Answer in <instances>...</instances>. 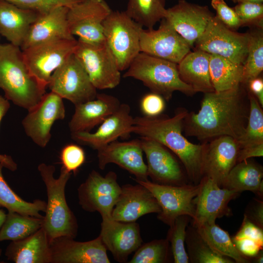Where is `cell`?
Wrapping results in <instances>:
<instances>
[{
  "mask_svg": "<svg viewBox=\"0 0 263 263\" xmlns=\"http://www.w3.org/2000/svg\"><path fill=\"white\" fill-rule=\"evenodd\" d=\"M185 242L187 244L189 262L193 263H233L227 257L213 251L193 226L187 228Z\"/></svg>",
  "mask_w": 263,
  "mask_h": 263,
  "instance_id": "obj_36",
  "label": "cell"
},
{
  "mask_svg": "<svg viewBox=\"0 0 263 263\" xmlns=\"http://www.w3.org/2000/svg\"><path fill=\"white\" fill-rule=\"evenodd\" d=\"M249 103L247 124L243 134L237 140L240 149L263 143V112L255 96L248 92Z\"/></svg>",
  "mask_w": 263,
  "mask_h": 263,
  "instance_id": "obj_38",
  "label": "cell"
},
{
  "mask_svg": "<svg viewBox=\"0 0 263 263\" xmlns=\"http://www.w3.org/2000/svg\"><path fill=\"white\" fill-rule=\"evenodd\" d=\"M169 243L167 239L155 240L141 244L130 263H164L169 261Z\"/></svg>",
  "mask_w": 263,
  "mask_h": 263,
  "instance_id": "obj_40",
  "label": "cell"
},
{
  "mask_svg": "<svg viewBox=\"0 0 263 263\" xmlns=\"http://www.w3.org/2000/svg\"><path fill=\"white\" fill-rule=\"evenodd\" d=\"M263 229H261L244 215L240 228L232 239L247 238L254 240L263 246Z\"/></svg>",
  "mask_w": 263,
  "mask_h": 263,
  "instance_id": "obj_46",
  "label": "cell"
},
{
  "mask_svg": "<svg viewBox=\"0 0 263 263\" xmlns=\"http://www.w3.org/2000/svg\"><path fill=\"white\" fill-rule=\"evenodd\" d=\"M165 108L164 98L160 95L151 92L144 95L140 101V109L144 116L159 115Z\"/></svg>",
  "mask_w": 263,
  "mask_h": 263,
  "instance_id": "obj_45",
  "label": "cell"
},
{
  "mask_svg": "<svg viewBox=\"0 0 263 263\" xmlns=\"http://www.w3.org/2000/svg\"><path fill=\"white\" fill-rule=\"evenodd\" d=\"M161 207L151 192L144 186L126 184L112 212L113 220L122 222H134L141 216L151 213H159Z\"/></svg>",
  "mask_w": 263,
  "mask_h": 263,
  "instance_id": "obj_24",
  "label": "cell"
},
{
  "mask_svg": "<svg viewBox=\"0 0 263 263\" xmlns=\"http://www.w3.org/2000/svg\"><path fill=\"white\" fill-rule=\"evenodd\" d=\"M254 224L263 229V202L254 199L249 204L244 214Z\"/></svg>",
  "mask_w": 263,
  "mask_h": 263,
  "instance_id": "obj_47",
  "label": "cell"
},
{
  "mask_svg": "<svg viewBox=\"0 0 263 263\" xmlns=\"http://www.w3.org/2000/svg\"><path fill=\"white\" fill-rule=\"evenodd\" d=\"M16 6L39 14L47 13L58 6L70 7L83 0H4Z\"/></svg>",
  "mask_w": 263,
  "mask_h": 263,
  "instance_id": "obj_43",
  "label": "cell"
},
{
  "mask_svg": "<svg viewBox=\"0 0 263 263\" xmlns=\"http://www.w3.org/2000/svg\"><path fill=\"white\" fill-rule=\"evenodd\" d=\"M121 104L113 95L97 94L94 99L75 105V113L69 123L71 132H91L115 112Z\"/></svg>",
  "mask_w": 263,
  "mask_h": 263,
  "instance_id": "obj_25",
  "label": "cell"
},
{
  "mask_svg": "<svg viewBox=\"0 0 263 263\" xmlns=\"http://www.w3.org/2000/svg\"><path fill=\"white\" fill-rule=\"evenodd\" d=\"M112 11L104 0H83L72 5L67 13L71 34L84 42H104L103 22Z\"/></svg>",
  "mask_w": 263,
  "mask_h": 263,
  "instance_id": "obj_13",
  "label": "cell"
},
{
  "mask_svg": "<svg viewBox=\"0 0 263 263\" xmlns=\"http://www.w3.org/2000/svg\"><path fill=\"white\" fill-rule=\"evenodd\" d=\"M127 104H121L118 109L104 120L94 132L71 133L73 140L97 150L119 138H127L132 133L133 118Z\"/></svg>",
  "mask_w": 263,
  "mask_h": 263,
  "instance_id": "obj_20",
  "label": "cell"
},
{
  "mask_svg": "<svg viewBox=\"0 0 263 263\" xmlns=\"http://www.w3.org/2000/svg\"><path fill=\"white\" fill-rule=\"evenodd\" d=\"M263 156V143L248 146L240 148L239 151L237 163L254 157Z\"/></svg>",
  "mask_w": 263,
  "mask_h": 263,
  "instance_id": "obj_50",
  "label": "cell"
},
{
  "mask_svg": "<svg viewBox=\"0 0 263 263\" xmlns=\"http://www.w3.org/2000/svg\"><path fill=\"white\" fill-rule=\"evenodd\" d=\"M242 26L263 28V4L253 2L238 3L233 7Z\"/></svg>",
  "mask_w": 263,
  "mask_h": 263,
  "instance_id": "obj_41",
  "label": "cell"
},
{
  "mask_svg": "<svg viewBox=\"0 0 263 263\" xmlns=\"http://www.w3.org/2000/svg\"><path fill=\"white\" fill-rule=\"evenodd\" d=\"M263 177L262 166L246 160L235 164L222 187L239 192L250 191L261 198L263 194Z\"/></svg>",
  "mask_w": 263,
  "mask_h": 263,
  "instance_id": "obj_30",
  "label": "cell"
},
{
  "mask_svg": "<svg viewBox=\"0 0 263 263\" xmlns=\"http://www.w3.org/2000/svg\"><path fill=\"white\" fill-rule=\"evenodd\" d=\"M241 86L205 94L198 112H188L184 119L185 134L205 142L225 135L238 140L244 132L249 107Z\"/></svg>",
  "mask_w": 263,
  "mask_h": 263,
  "instance_id": "obj_1",
  "label": "cell"
},
{
  "mask_svg": "<svg viewBox=\"0 0 263 263\" xmlns=\"http://www.w3.org/2000/svg\"><path fill=\"white\" fill-rule=\"evenodd\" d=\"M59 158L66 170L75 174L84 163L86 155L84 150L78 145L68 144L61 149Z\"/></svg>",
  "mask_w": 263,
  "mask_h": 263,
  "instance_id": "obj_42",
  "label": "cell"
},
{
  "mask_svg": "<svg viewBox=\"0 0 263 263\" xmlns=\"http://www.w3.org/2000/svg\"><path fill=\"white\" fill-rule=\"evenodd\" d=\"M0 88L7 99L27 111L46 93L29 71L20 48L10 43L0 44Z\"/></svg>",
  "mask_w": 263,
  "mask_h": 263,
  "instance_id": "obj_3",
  "label": "cell"
},
{
  "mask_svg": "<svg viewBox=\"0 0 263 263\" xmlns=\"http://www.w3.org/2000/svg\"><path fill=\"white\" fill-rule=\"evenodd\" d=\"M140 52L176 64L190 52V46L165 18L157 29H143Z\"/></svg>",
  "mask_w": 263,
  "mask_h": 263,
  "instance_id": "obj_17",
  "label": "cell"
},
{
  "mask_svg": "<svg viewBox=\"0 0 263 263\" xmlns=\"http://www.w3.org/2000/svg\"><path fill=\"white\" fill-rule=\"evenodd\" d=\"M105 41L120 71L127 70L140 53V36L143 27L125 11H112L103 22Z\"/></svg>",
  "mask_w": 263,
  "mask_h": 263,
  "instance_id": "obj_6",
  "label": "cell"
},
{
  "mask_svg": "<svg viewBox=\"0 0 263 263\" xmlns=\"http://www.w3.org/2000/svg\"><path fill=\"white\" fill-rule=\"evenodd\" d=\"M249 33L247 54L243 64L241 84L245 85L259 76L263 70V29L256 28Z\"/></svg>",
  "mask_w": 263,
  "mask_h": 263,
  "instance_id": "obj_37",
  "label": "cell"
},
{
  "mask_svg": "<svg viewBox=\"0 0 263 263\" xmlns=\"http://www.w3.org/2000/svg\"><path fill=\"white\" fill-rule=\"evenodd\" d=\"M3 167L0 163V206L6 208L8 211L43 218L44 216L40 214V212H45L46 202L40 199L28 202L20 197L11 189L4 178L2 172Z\"/></svg>",
  "mask_w": 263,
  "mask_h": 263,
  "instance_id": "obj_35",
  "label": "cell"
},
{
  "mask_svg": "<svg viewBox=\"0 0 263 263\" xmlns=\"http://www.w3.org/2000/svg\"><path fill=\"white\" fill-rule=\"evenodd\" d=\"M124 77L141 81L151 92L169 101L175 91L188 95L195 94L192 88L180 78L177 64L142 52L132 61Z\"/></svg>",
  "mask_w": 263,
  "mask_h": 263,
  "instance_id": "obj_5",
  "label": "cell"
},
{
  "mask_svg": "<svg viewBox=\"0 0 263 263\" xmlns=\"http://www.w3.org/2000/svg\"><path fill=\"white\" fill-rule=\"evenodd\" d=\"M211 5L216 11V17L226 27L236 31L241 27L234 10L230 7L224 0H211Z\"/></svg>",
  "mask_w": 263,
  "mask_h": 263,
  "instance_id": "obj_44",
  "label": "cell"
},
{
  "mask_svg": "<svg viewBox=\"0 0 263 263\" xmlns=\"http://www.w3.org/2000/svg\"><path fill=\"white\" fill-rule=\"evenodd\" d=\"M199 184L198 193L193 199L194 214L191 219L193 226L215 222L218 218L232 214L228 204L241 192L221 187L206 176H203Z\"/></svg>",
  "mask_w": 263,
  "mask_h": 263,
  "instance_id": "obj_15",
  "label": "cell"
},
{
  "mask_svg": "<svg viewBox=\"0 0 263 263\" xmlns=\"http://www.w3.org/2000/svg\"><path fill=\"white\" fill-rule=\"evenodd\" d=\"M39 13L0 0V34L10 43L20 47Z\"/></svg>",
  "mask_w": 263,
  "mask_h": 263,
  "instance_id": "obj_28",
  "label": "cell"
},
{
  "mask_svg": "<svg viewBox=\"0 0 263 263\" xmlns=\"http://www.w3.org/2000/svg\"><path fill=\"white\" fill-rule=\"evenodd\" d=\"M68 9L67 6H58L47 13L39 14L20 47L21 50L52 39L75 38L68 26Z\"/></svg>",
  "mask_w": 263,
  "mask_h": 263,
  "instance_id": "obj_26",
  "label": "cell"
},
{
  "mask_svg": "<svg viewBox=\"0 0 263 263\" xmlns=\"http://www.w3.org/2000/svg\"><path fill=\"white\" fill-rule=\"evenodd\" d=\"M77 40L55 39L22 50L24 61L32 75L46 88L54 71L74 54Z\"/></svg>",
  "mask_w": 263,
  "mask_h": 263,
  "instance_id": "obj_8",
  "label": "cell"
},
{
  "mask_svg": "<svg viewBox=\"0 0 263 263\" xmlns=\"http://www.w3.org/2000/svg\"><path fill=\"white\" fill-rule=\"evenodd\" d=\"M48 87L75 105L94 99L97 94V89L74 54L54 71Z\"/></svg>",
  "mask_w": 263,
  "mask_h": 263,
  "instance_id": "obj_12",
  "label": "cell"
},
{
  "mask_svg": "<svg viewBox=\"0 0 263 263\" xmlns=\"http://www.w3.org/2000/svg\"><path fill=\"white\" fill-rule=\"evenodd\" d=\"M254 261V263H263V250H261L258 253L253 257Z\"/></svg>",
  "mask_w": 263,
  "mask_h": 263,
  "instance_id": "obj_53",
  "label": "cell"
},
{
  "mask_svg": "<svg viewBox=\"0 0 263 263\" xmlns=\"http://www.w3.org/2000/svg\"><path fill=\"white\" fill-rule=\"evenodd\" d=\"M240 252L247 258H253L263 249V246L256 241L247 239H232Z\"/></svg>",
  "mask_w": 263,
  "mask_h": 263,
  "instance_id": "obj_48",
  "label": "cell"
},
{
  "mask_svg": "<svg viewBox=\"0 0 263 263\" xmlns=\"http://www.w3.org/2000/svg\"><path fill=\"white\" fill-rule=\"evenodd\" d=\"M240 150L238 140L221 136L205 142L203 155V177L206 176L222 187L230 170L237 163Z\"/></svg>",
  "mask_w": 263,
  "mask_h": 263,
  "instance_id": "obj_18",
  "label": "cell"
},
{
  "mask_svg": "<svg viewBox=\"0 0 263 263\" xmlns=\"http://www.w3.org/2000/svg\"><path fill=\"white\" fill-rule=\"evenodd\" d=\"M99 236L116 261L125 263L129 256L142 244L139 225L112 219H102Z\"/></svg>",
  "mask_w": 263,
  "mask_h": 263,
  "instance_id": "obj_23",
  "label": "cell"
},
{
  "mask_svg": "<svg viewBox=\"0 0 263 263\" xmlns=\"http://www.w3.org/2000/svg\"><path fill=\"white\" fill-rule=\"evenodd\" d=\"M5 255L16 263H52L50 242L43 226L25 238L11 241Z\"/></svg>",
  "mask_w": 263,
  "mask_h": 263,
  "instance_id": "obj_27",
  "label": "cell"
},
{
  "mask_svg": "<svg viewBox=\"0 0 263 263\" xmlns=\"http://www.w3.org/2000/svg\"><path fill=\"white\" fill-rule=\"evenodd\" d=\"M248 32L229 29L214 16L195 43V49L226 58L243 65L247 54Z\"/></svg>",
  "mask_w": 263,
  "mask_h": 263,
  "instance_id": "obj_9",
  "label": "cell"
},
{
  "mask_svg": "<svg viewBox=\"0 0 263 263\" xmlns=\"http://www.w3.org/2000/svg\"><path fill=\"white\" fill-rule=\"evenodd\" d=\"M74 54L97 90L113 89L119 84L121 71L105 41L92 43L78 39Z\"/></svg>",
  "mask_w": 263,
  "mask_h": 263,
  "instance_id": "obj_7",
  "label": "cell"
},
{
  "mask_svg": "<svg viewBox=\"0 0 263 263\" xmlns=\"http://www.w3.org/2000/svg\"><path fill=\"white\" fill-rule=\"evenodd\" d=\"M234 3H241L244 2H253L258 3H263V0H231Z\"/></svg>",
  "mask_w": 263,
  "mask_h": 263,
  "instance_id": "obj_54",
  "label": "cell"
},
{
  "mask_svg": "<svg viewBox=\"0 0 263 263\" xmlns=\"http://www.w3.org/2000/svg\"><path fill=\"white\" fill-rule=\"evenodd\" d=\"M210 55L207 52L195 49L186 55L177 64L180 78L195 93L215 92L209 73Z\"/></svg>",
  "mask_w": 263,
  "mask_h": 263,
  "instance_id": "obj_29",
  "label": "cell"
},
{
  "mask_svg": "<svg viewBox=\"0 0 263 263\" xmlns=\"http://www.w3.org/2000/svg\"><path fill=\"white\" fill-rule=\"evenodd\" d=\"M140 139L147 158L148 175L152 182L171 186L190 184L186 172L171 151L151 139Z\"/></svg>",
  "mask_w": 263,
  "mask_h": 263,
  "instance_id": "obj_16",
  "label": "cell"
},
{
  "mask_svg": "<svg viewBox=\"0 0 263 263\" xmlns=\"http://www.w3.org/2000/svg\"><path fill=\"white\" fill-rule=\"evenodd\" d=\"M97 151L99 169H104L107 164L113 163L134 175L136 179L148 180L140 139L125 142L115 140Z\"/></svg>",
  "mask_w": 263,
  "mask_h": 263,
  "instance_id": "obj_22",
  "label": "cell"
},
{
  "mask_svg": "<svg viewBox=\"0 0 263 263\" xmlns=\"http://www.w3.org/2000/svg\"><path fill=\"white\" fill-rule=\"evenodd\" d=\"M188 113L185 108L177 110L169 117L166 115L133 118L132 133L154 140L171 151L182 164L190 183L198 185L203 177L202 161L205 142L195 144L182 133L184 119Z\"/></svg>",
  "mask_w": 263,
  "mask_h": 263,
  "instance_id": "obj_2",
  "label": "cell"
},
{
  "mask_svg": "<svg viewBox=\"0 0 263 263\" xmlns=\"http://www.w3.org/2000/svg\"><path fill=\"white\" fill-rule=\"evenodd\" d=\"M209 73L216 92L233 88L241 84L243 65L222 56L210 54Z\"/></svg>",
  "mask_w": 263,
  "mask_h": 263,
  "instance_id": "obj_31",
  "label": "cell"
},
{
  "mask_svg": "<svg viewBox=\"0 0 263 263\" xmlns=\"http://www.w3.org/2000/svg\"><path fill=\"white\" fill-rule=\"evenodd\" d=\"M10 107L9 100L0 95V124ZM0 163L3 167L12 171H14L17 169V164L10 155L0 153Z\"/></svg>",
  "mask_w": 263,
  "mask_h": 263,
  "instance_id": "obj_49",
  "label": "cell"
},
{
  "mask_svg": "<svg viewBox=\"0 0 263 263\" xmlns=\"http://www.w3.org/2000/svg\"><path fill=\"white\" fill-rule=\"evenodd\" d=\"M22 121L26 135L38 146L45 148L49 142L54 123L65 117L63 98L51 91L45 93Z\"/></svg>",
  "mask_w": 263,
  "mask_h": 263,
  "instance_id": "obj_14",
  "label": "cell"
},
{
  "mask_svg": "<svg viewBox=\"0 0 263 263\" xmlns=\"http://www.w3.org/2000/svg\"><path fill=\"white\" fill-rule=\"evenodd\" d=\"M6 215L7 214H6L5 211L1 208V207L0 206V229L5 221ZM1 253L2 249L0 247V257L1 256Z\"/></svg>",
  "mask_w": 263,
  "mask_h": 263,
  "instance_id": "obj_52",
  "label": "cell"
},
{
  "mask_svg": "<svg viewBox=\"0 0 263 263\" xmlns=\"http://www.w3.org/2000/svg\"><path fill=\"white\" fill-rule=\"evenodd\" d=\"M38 169L46 188L47 202L43 227L50 242L62 236L75 238L78 230L77 220L67 204L65 193L72 173L62 167L59 177L55 178V167L43 163Z\"/></svg>",
  "mask_w": 263,
  "mask_h": 263,
  "instance_id": "obj_4",
  "label": "cell"
},
{
  "mask_svg": "<svg viewBox=\"0 0 263 263\" xmlns=\"http://www.w3.org/2000/svg\"><path fill=\"white\" fill-rule=\"evenodd\" d=\"M191 219L188 215H181L169 226L166 239L170 244L171 252L175 263H189L185 243L187 228Z\"/></svg>",
  "mask_w": 263,
  "mask_h": 263,
  "instance_id": "obj_39",
  "label": "cell"
},
{
  "mask_svg": "<svg viewBox=\"0 0 263 263\" xmlns=\"http://www.w3.org/2000/svg\"><path fill=\"white\" fill-rule=\"evenodd\" d=\"M43 218L8 211L0 229V242L18 241L30 236L42 227Z\"/></svg>",
  "mask_w": 263,
  "mask_h": 263,
  "instance_id": "obj_33",
  "label": "cell"
},
{
  "mask_svg": "<svg viewBox=\"0 0 263 263\" xmlns=\"http://www.w3.org/2000/svg\"><path fill=\"white\" fill-rule=\"evenodd\" d=\"M52 263H110L107 248L100 236L78 242L62 236L50 241Z\"/></svg>",
  "mask_w": 263,
  "mask_h": 263,
  "instance_id": "obj_21",
  "label": "cell"
},
{
  "mask_svg": "<svg viewBox=\"0 0 263 263\" xmlns=\"http://www.w3.org/2000/svg\"><path fill=\"white\" fill-rule=\"evenodd\" d=\"M133 179L147 188L155 197L161 207L157 218L164 223L170 226L181 215L193 218V199L198 193L199 184L171 186L155 183L149 180Z\"/></svg>",
  "mask_w": 263,
  "mask_h": 263,
  "instance_id": "obj_11",
  "label": "cell"
},
{
  "mask_svg": "<svg viewBox=\"0 0 263 263\" xmlns=\"http://www.w3.org/2000/svg\"><path fill=\"white\" fill-rule=\"evenodd\" d=\"M79 204L85 211L98 212L102 219H112V212L121 192L116 174L105 176L93 170L77 189Z\"/></svg>",
  "mask_w": 263,
  "mask_h": 263,
  "instance_id": "obj_10",
  "label": "cell"
},
{
  "mask_svg": "<svg viewBox=\"0 0 263 263\" xmlns=\"http://www.w3.org/2000/svg\"><path fill=\"white\" fill-rule=\"evenodd\" d=\"M195 228L200 236L217 253L231 258L237 263L249 262L248 258L238 250L228 233L215 222L206 223Z\"/></svg>",
  "mask_w": 263,
  "mask_h": 263,
  "instance_id": "obj_32",
  "label": "cell"
},
{
  "mask_svg": "<svg viewBox=\"0 0 263 263\" xmlns=\"http://www.w3.org/2000/svg\"><path fill=\"white\" fill-rule=\"evenodd\" d=\"M246 85L248 92L257 98L262 107L263 106V80L261 77H257L249 80Z\"/></svg>",
  "mask_w": 263,
  "mask_h": 263,
  "instance_id": "obj_51",
  "label": "cell"
},
{
  "mask_svg": "<svg viewBox=\"0 0 263 263\" xmlns=\"http://www.w3.org/2000/svg\"><path fill=\"white\" fill-rule=\"evenodd\" d=\"M125 12L133 20L146 29L154 25L166 17L165 0H127Z\"/></svg>",
  "mask_w": 263,
  "mask_h": 263,
  "instance_id": "obj_34",
  "label": "cell"
},
{
  "mask_svg": "<svg viewBox=\"0 0 263 263\" xmlns=\"http://www.w3.org/2000/svg\"><path fill=\"white\" fill-rule=\"evenodd\" d=\"M214 16L207 5L179 0L167 9L165 19L192 48Z\"/></svg>",
  "mask_w": 263,
  "mask_h": 263,
  "instance_id": "obj_19",
  "label": "cell"
}]
</instances>
